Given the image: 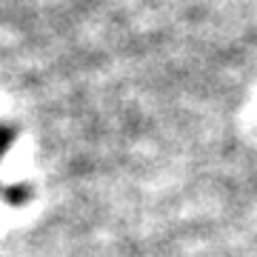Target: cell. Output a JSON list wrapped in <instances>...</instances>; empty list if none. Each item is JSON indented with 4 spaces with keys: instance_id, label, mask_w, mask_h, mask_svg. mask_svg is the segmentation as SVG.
Instances as JSON below:
<instances>
[{
    "instance_id": "cell-1",
    "label": "cell",
    "mask_w": 257,
    "mask_h": 257,
    "mask_svg": "<svg viewBox=\"0 0 257 257\" xmlns=\"http://www.w3.org/2000/svg\"><path fill=\"white\" fill-rule=\"evenodd\" d=\"M9 146V143H6V135H3V132H0V152H3V149Z\"/></svg>"
}]
</instances>
